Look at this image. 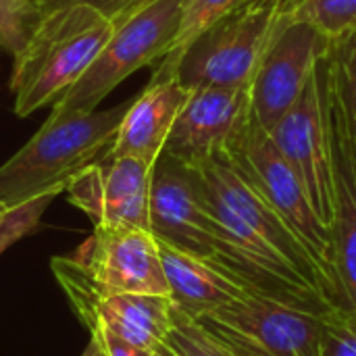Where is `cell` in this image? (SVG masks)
Returning <instances> with one entry per match:
<instances>
[{"label": "cell", "instance_id": "cell-9", "mask_svg": "<svg viewBox=\"0 0 356 356\" xmlns=\"http://www.w3.org/2000/svg\"><path fill=\"white\" fill-rule=\"evenodd\" d=\"M150 232L159 242L207 261L217 252L219 240L202 177L196 167L167 152L159 156L152 171Z\"/></svg>", "mask_w": 356, "mask_h": 356}, {"label": "cell", "instance_id": "cell-28", "mask_svg": "<svg viewBox=\"0 0 356 356\" xmlns=\"http://www.w3.org/2000/svg\"><path fill=\"white\" fill-rule=\"evenodd\" d=\"M2 211H4V207H0V215H2Z\"/></svg>", "mask_w": 356, "mask_h": 356}, {"label": "cell", "instance_id": "cell-16", "mask_svg": "<svg viewBox=\"0 0 356 356\" xmlns=\"http://www.w3.org/2000/svg\"><path fill=\"white\" fill-rule=\"evenodd\" d=\"M165 277L173 305L186 315L198 319L221 305H227L246 292L211 261L181 252L159 242Z\"/></svg>", "mask_w": 356, "mask_h": 356}, {"label": "cell", "instance_id": "cell-27", "mask_svg": "<svg viewBox=\"0 0 356 356\" xmlns=\"http://www.w3.org/2000/svg\"><path fill=\"white\" fill-rule=\"evenodd\" d=\"M156 356H177L167 344H161L159 348H156Z\"/></svg>", "mask_w": 356, "mask_h": 356}, {"label": "cell", "instance_id": "cell-14", "mask_svg": "<svg viewBox=\"0 0 356 356\" xmlns=\"http://www.w3.org/2000/svg\"><path fill=\"white\" fill-rule=\"evenodd\" d=\"M327 108L334 161V261L342 309L356 321V129L327 60Z\"/></svg>", "mask_w": 356, "mask_h": 356}, {"label": "cell", "instance_id": "cell-20", "mask_svg": "<svg viewBox=\"0 0 356 356\" xmlns=\"http://www.w3.org/2000/svg\"><path fill=\"white\" fill-rule=\"evenodd\" d=\"M40 19L42 10L35 0H0V50L19 54Z\"/></svg>", "mask_w": 356, "mask_h": 356}, {"label": "cell", "instance_id": "cell-19", "mask_svg": "<svg viewBox=\"0 0 356 356\" xmlns=\"http://www.w3.org/2000/svg\"><path fill=\"white\" fill-rule=\"evenodd\" d=\"M165 344L177 356H234L194 317L186 315L175 305L171 313V330Z\"/></svg>", "mask_w": 356, "mask_h": 356}, {"label": "cell", "instance_id": "cell-15", "mask_svg": "<svg viewBox=\"0 0 356 356\" xmlns=\"http://www.w3.org/2000/svg\"><path fill=\"white\" fill-rule=\"evenodd\" d=\"M190 94L192 90L179 81L175 71L156 69L150 83L131 100L108 154L156 165Z\"/></svg>", "mask_w": 356, "mask_h": 356}, {"label": "cell", "instance_id": "cell-13", "mask_svg": "<svg viewBox=\"0 0 356 356\" xmlns=\"http://www.w3.org/2000/svg\"><path fill=\"white\" fill-rule=\"evenodd\" d=\"M252 119L248 88H194L163 152L198 167L229 152Z\"/></svg>", "mask_w": 356, "mask_h": 356}, {"label": "cell", "instance_id": "cell-23", "mask_svg": "<svg viewBox=\"0 0 356 356\" xmlns=\"http://www.w3.org/2000/svg\"><path fill=\"white\" fill-rule=\"evenodd\" d=\"M321 356H356V321L340 307L323 315Z\"/></svg>", "mask_w": 356, "mask_h": 356}, {"label": "cell", "instance_id": "cell-4", "mask_svg": "<svg viewBox=\"0 0 356 356\" xmlns=\"http://www.w3.org/2000/svg\"><path fill=\"white\" fill-rule=\"evenodd\" d=\"M290 0H248L204 29L177 63L179 81L194 88H248Z\"/></svg>", "mask_w": 356, "mask_h": 356}, {"label": "cell", "instance_id": "cell-12", "mask_svg": "<svg viewBox=\"0 0 356 356\" xmlns=\"http://www.w3.org/2000/svg\"><path fill=\"white\" fill-rule=\"evenodd\" d=\"M108 292L171 296L159 240L140 227H94L71 254Z\"/></svg>", "mask_w": 356, "mask_h": 356}, {"label": "cell", "instance_id": "cell-2", "mask_svg": "<svg viewBox=\"0 0 356 356\" xmlns=\"http://www.w3.org/2000/svg\"><path fill=\"white\" fill-rule=\"evenodd\" d=\"M131 100L104 111L52 113L44 125L0 165V207L10 209L67 184L113 146Z\"/></svg>", "mask_w": 356, "mask_h": 356}, {"label": "cell", "instance_id": "cell-17", "mask_svg": "<svg viewBox=\"0 0 356 356\" xmlns=\"http://www.w3.org/2000/svg\"><path fill=\"white\" fill-rule=\"evenodd\" d=\"M248 0H184V17L179 31L175 35V42L167 56L161 58L159 69L163 71H175L177 73V63L184 54V50L213 23L223 19L225 15L234 13Z\"/></svg>", "mask_w": 356, "mask_h": 356}, {"label": "cell", "instance_id": "cell-5", "mask_svg": "<svg viewBox=\"0 0 356 356\" xmlns=\"http://www.w3.org/2000/svg\"><path fill=\"white\" fill-rule=\"evenodd\" d=\"M184 17V0H154L115 27L113 35L77 79L52 106V113H90L131 73L167 56Z\"/></svg>", "mask_w": 356, "mask_h": 356}, {"label": "cell", "instance_id": "cell-11", "mask_svg": "<svg viewBox=\"0 0 356 356\" xmlns=\"http://www.w3.org/2000/svg\"><path fill=\"white\" fill-rule=\"evenodd\" d=\"M154 165L136 156L102 154L65 188L73 207L94 227H140L150 232V186Z\"/></svg>", "mask_w": 356, "mask_h": 356}, {"label": "cell", "instance_id": "cell-22", "mask_svg": "<svg viewBox=\"0 0 356 356\" xmlns=\"http://www.w3.org/2000/svg\"><path fill=\"white\" fill-rule=\"evenodd\" d=\"M58 194L60 192H46V194L35 196L23 204L2 211V215H0V254L8 246H13L17 240L25 238L40 225L42 215L46 213V209Z\"/></svg>", "mask_w": 356, "mask_h": 356}, {"label": "cell", "instance_id": "cell-26", "mask_svg": "<svg viewBox=\"0 0 356 356\" xmlns=\"http://www.w3.org/2000/svg\"><path fill=\"white\" fill-rule=\"evenodd\" d=\"M81 356H106V353L102 350V346H100L96 340L90 338V342H88V346H86V350L81 353Z\"/></svg>", "mask_w": 356, "mask_h": 356}, {"label": "cell", "instance_id": "cell-25", "mask_svg": "<svg viewBox=\"0 0 356 356\" xmlns=\"http://www.w3.org/2000/svg\"><path fill=\"white\" fill-rule=\"evenodd\" d=\"M92 340H96L102 350L106 353V356H156L154 348H146V346H138V344H131L115 334H108V332H92L90 334Z\"/></svg>", "mask_w": 356, "mask_h": 356}, {"label": "cell", "instance_id": "cell-24", "mask_svg": "<svg viewBox=\"0 0 356 356\" xmlns=\"http://www.w3.org/2000/svg\"><path fill=\"white\" fill-rule=\"evenodd\" d=\"M35 2L42 13L65 6V4H90L98 8L100 13H104L117 27L129 17H134L136 13H140L142 8H146L148 4H152L154 0H35Z\"/></svg>", "mask_w": 356, "mask_h": 356}, {"label": "cell", "instance_id": "cell-1", "mask_svg": "<svg viewBox=\"0 0 356 356\" xmlns=\"http://www.w3.org/2000/svg\"><path fill=\"white\" fill-rule=\"evenodd\" d=\"M113 31V21L90 4H65L42 13L27 44L13 56L15 115L23 119L54 106L90 69Z\"/></svg>", "mask_w": 356, "mask_h": 356}, {"label": "cell", "instance_id": "cell-21", "mask_svg": "<svg viewBox=\"0 0 356 356\" xmlns=\"http://www.w3.org/2000/svg\"><path fill=\"white\" fill-rule=\"evenodd\" d=\"M332 79L356 129V29L334 40L327 50Z\"/></svg>", "mask_w": 356, "mask_h": 356}, {"label": "cell", "instance_id": "cell-8", "mask_svg": "<svg viewBox=\"0 0 356 356\" xmlns=\"http://www.w3.org/2000/svg\"><path fill=\"white\" fill-rule=\"evenodd\" d=\"M50 267L75 315L90 334L102 330L154 350L165 344L171 330V296L108 292L71 257H54Z\"/></svg>", "mask_w": 356, "mask_h": 356}, {"label": "cell", "instance_id": "cell-7", "mask_svg": "<svg viewBox=\"0 0 356 356\" xmlns=\"http://www.w3.org/2000/svg\"><path fill=\"white\" fill-rule=\"evenodd\" d=\"M269 136L302 181L317 217L332 232L334 161L327 108V54L317 60L300 98L273 125Z\"/></svg>", "mask_w": 356, "mask_h": 356}, {"label": "cell", "instance_id": "cell-6", "mask_svg": "<svg viewBox=\"0 0 356 356\" xmlns=\"http://www.w3.org/2000/svg\"><path fill=\"white\" fill-rule=\"evenodd\" d=\"M234 356H321L323 315L244 294L196 319Z\"/></svg>", "mask_w": 356, "mask_h": 356}, {"label": "cell", "instance_id": "cell-3", "mask_svg": "<svg viewBox=\"0 0 356 356\" xmlns=\"http://www.w3.org/2000/svg\"><path fill=\"white\" fill-rule=\"evenodd\" d=\"M221 159H227L250 181V186L267 200V204L280 215L288 229L298 238L315 263L319 275L323 277L334 305L342 309L332 232L317 217L302 181L282 156L269 131L250 119L242 136Z\"/></svg>", "mask_w": 356, "mask_h": 356}, {"label": "cell", "instance_id": "cell-18", "mask_svg": "<svg viewBox=\"0 0 356 356\" xmlns=\"http://www.w3.org/2000/svg\"><path fill=\"white\" fill-rule=\"evenodd\" d=\"M286 15L311 23L332 42L356 29V0H290Z\"/></svg>", "mask_w": 356, "mask_h": 356}, {"label": "cell", "instance_id": "cell-10", "mask_svg": "<svg viewBox=\"0 0 356 356\" xmlns=\"http://www.w3.org/2000/svg\"><path fill=\"white\" fill-rule=\"evenodd\" d=\"M288 8V6H286ZM332 40L307 21L284 19L250 83L252 119L271 131L296 104L317 60L327 54Z\"/></svg>", "mask_w": 356, "mask_h": 356}]
</instances>
